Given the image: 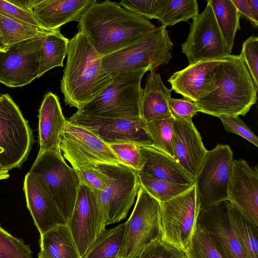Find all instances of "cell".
Here are the masks:
<instances>
[{
	"mask_svg": "<svg viewBox=\"0 0 258 258\" xmlns=\"http://www.w3.org/2000/svg\"><path fill=\"white\" fill-rule=\"evenodd\" d=\"M40 182L67 223L73 213L80 184L77 173L61 152L39 151L28 172Z\"/></svg>",
	"mask_w": 258,
	"mask_h": 258,
	"instance_id": "cell-6",
	"label": "cell"
},
{
	"mask_svg": "<svg viewBox=\"0 0 258 258\" xmlns=\"http://www.w3.org/2000/svg\"><path fill=\"white\" fill-rule=\"evenodd\" d=\"M137 258H187L184 249L157 238L151 241Z\"/></svg>",
	"mask_w": 258,
	"mask_h": 258,
	"instance_id": "cell-38",
	"label": "cell"
},
{
	"mask_svg": "<svg viewBox=\"0 0 258 258\" xmlns=\"http://www.w3.org/2000/svg\"><path fill=\"white\" fill-rule=\"evenodd\" d=\"M95 0H30L27 7L42 26L56 30L66 23L79 22Z\"/></svg>",
	"mask_w": 258,
	"mask_h": 258,
	"instance_id": "cell-22",
	"label": "cell"
},
{
	"mask_svg": "<svg viewBox=\"0 0 258 258\" xmlns=\"http://www.w3.org/2000/svg\"><path fill=\"white\" fill-rule=\"evenodd\" d=\"M225 46L231 54L236 33L240 29V16L232 0H209Z\"/></svg>",
	"mask_w": 258,
	"mask_h": 258,
	"instance_id": "cell-28",
	"label": "cell"
},
{
	"mask_svg": "<svg viewBox=\"0 0 258 258\" xmlns=\"http://www.w3.org/2000/svg\"><path fill=\"white\" fill-rule=\"evenodd\" d=\"M223 58L199 61L173 73L167 80L171 90L194 102L208 96L217 88L213 70Z\"/></svg>",
	"mask_w": 258,
	"mask_h": 258,
	"instance_id": "cell-17",
	"label": "cell"
},
{
	"mask_svg": "<svg viewBox=\"0 0 258 258\" xmlns=\"http://www.w3.org/2000/svg\"><path fill=\"white\" fill-rule=\"evenodd\" d=\"M69 42V39L60 33V29L43 38L40 50L38 78L54 68L63 66Z\"/></svg>",
	"mask_w": 258,
	"mask_h": 258,
	"instance_id": "cell-29",
	"label": "cell"
},
{
	"mask_svg": "<svg viewBox=\"0 0 258 258\" xmlns=\"http://www.w3.org/2000/svg\"><path fill=\"white\" fill-rule=\"evenodd\" d=\"M44 36L14 44L0 51V82L9 87H22L38 77Z\"/></svg>",
	"mask_w": 258,
	"mask_h": 258,
	"instance_id": "cell-13",
	"label": "cell"
},
{
	"mask_svg": "<svg viewBox=\"0 0 258 258\" xmlns=\"http://www.w3.org/2000/svg\"><path fill=\"white\" fill-rule=\"evenodd\" d=\"M228 145L218 144L208 151L194 178L199 210L228 200V187L233 163Z\"/></svg>",
	"mask_w": 258,
	"mask_h": 258,
	"instance_id": "cell-9",
	"label": "cell"
},
{
	"mask_svg": "<svg viewBox=\"0 0 258 258\" xmlns=\"http://www.w3.org/2000/svg\"><path fill=\"white\" fill-rule=\"evenodd\" d=\"M228 200L258 225V169L242 159L234 160L228 187Z\"/></svg>",
	"mask_w": 258,
	"mask_h": 258,
	"instance_id": "cell-18",
	"label": "cell"
},
{
	"mask_svg": "<svg viewBox=\"0 0 258 258\" xmlns=\"http://www.w3.org/2000/svg\"><path fill=\"white\" fill-rule=\"evenodd\" d=\"M39 151L61 152L60 136L67 120L62 111L58 97L51 92L45 94L39 111Z\"/></svg>",
	"mask_w": 258,
	"mask_h": 258,
	"instance_id": "cell-23",
	"label": "cell"
},
{
	"mask_svg": "<svg viewBox=\"0 0 258 258\" xmlns=\"http://www.w3.org/2000/svg\"><path fill=\"white\" fill-rule=\"evenodd\" d=\"M34 143L28 122L11 96L0 95V162L10 170L26 160Z\"/></svg>",
	"mask_w": 258,
	"mask_h": 258,
	"instance_id": "cell-8",
	"label": "cell"
},
{
	"mask_svg": "<svg viewBox=\"0 0 258 258\" xmlns=\"http://www.w3.org/2000/svg\"><path fill=\"white\" fill-rule=\"evenodd\" d=\"M147 72L146 70H139L115 75L98 95L76 113L113 118H141L140 108L143 89L141 82Z\"/></svg>",
	"mask_w": 258,
	"mask_h": 258,
	"instance_id": "cell-5",
	"label": "cell"
},
{
	"mask_svg": "<svg viewBox=\"0 0 258 258\" xmlns=\"http://www.w3.org/2000/svg\"><path fill=\"white\" fill-rule=\"evenodd\" d=\"M139 184L159 203L167 201L187 190L192 185L173 183L157 179L143 172H137Z\"/></svg>",
	"mask_w": 258,
	"mask_h": 258,
	"instance_id": "cell-33",
	"label": "cell"
},
{
	"mask_svg": "<svg viewBox=\"0 0 258 258\" xmlns=\"http://www.w3.org/2000/svg\"><path fill=\"white\" fill-rule=\"evenodd\" d=\"M184 250L187 258H223L209 236L197 224L191 240Z\"/></svg>",
	"mask_w": 258,
	"mask_h": 258,
	"instance_id": "cell-35",
	"label": "cell"
},
{
	"mask_svg": "<svg viewBox=\"0 0 258 258\" xmlns=\"http://www.w3.org/2000/svg\"><path fill=\"white\" fill-rule=\"evenodd\" d=\"M163 0H122L118 4L126 10L149 20L157 19Z\"/></svg>",
	"mask_w": 258,
	"mask_h": 258,
	"instance_id": "cell-40",
	"label": "cell"
},
{
	"mask_svg": "<svg viewBox=\"0 0 258 258\" xmlns=\"http://www.w3.org/2000/svg\"><path fill=\"white\" fill-rule=\"evenodd\" d=\"M173 127V158L194 180L208 150L192 119L174 118Z\"/></svg>",
	"mask_w": 258,
	"mask_h": 258,
	"instance_id": "cell-20",
	"label": "cell"
},
{
	"mask_svg": "<svg viewBox=\"0 0 258 258\" xmlns=\"http://www.w3.org/2000/svg\"><path fill=\"white\" fill-rule=\"evenodd\" d=\"M78 28L103 56L138 40L156 27L118 3L107 0L95 1L82 15Z\"/></svg>",
	"mask_w": 258,
	"mask_h": 258,
	"instance_id": "cell-1",
	"label": "cell"
},
{
	"mask_svg": "<svg viewBox=\"0 0 258 258\" xmlns=\"http://www.w3.org/2000/svg\"><path fill=\"white\" fill-rule=\"evenodd\" d=\"M70 122L82 126L97 136L107 145L135 144L152 146L146 122L141 118H107L74 113Z\"/></svg>",
	"mask_w": 258,
	"mask_h": 258,
	"instance_id": "cell-15",
	"label": "cell"
},
{
	"mask_svg": "<svg viewBox=\"0 0 258 258\" xmlns=\"http://www.w3.org/2000/svg\"><path fill=\"white\" fill-rule=\"evenodd\" d=\"M133 211L125 222L121 258H137L151 241L162 238L160 203L140 185Z\"/></svg>",
	"mask_w": 258,
	"mask_h": 258,
	"instance_id": "cell-10",
	"label": "cell"
},
{
	"mask_svg": "<svg viewBox=\"0 0 258 258\" xmlns=\"http://www.w3.org/2000/svg\"><path fill=\"white\" fill-rule=\"evenodd\" d=\"M181 50L188 59V64L223 58L231 54L225 46L208 2L202 13L192 19L186 40L181 44Z\"/></svg>",
	"mask_w": 258,
	"mask_h": 258,
	"instance_id": "cell-14",
	"label": "cell"
},
{
	"mask_svg": "<svg viewBox=\"0 0 258 258\" xmlns=\"http://www.w3.org/2000/svg\"><path fill=\"white\" fill-rule=\"evenodd\" d=\"M160 204L162 239L185 249L196 229L199 211L195 184L183 193Z\"/></svg>",
	"mask_w": 258,
	"mask_h": 258,
	"instance_id": "cell-12",
	"label": "cell"
},
{
	"mask_svg": "<svg viewBox=\"0 0 258 258\" xmlns=\"http://www.w3.org/2000/svg\"><path fill=\"white\" fill-rule=\"evenodd\" d=\"M97 224V207L92 190L80 183L68 225L81 258L96 239Z\"/></svg>",
	"mask_w": 258,
	"mask_h": 258,
	"instance_id": "cell-19",
	"label": "cell"
},
{
	"mask_svg": "<svg viewBox=\"0 0 258 258\" xmlns=\"http://www.w3.org/2000/svg\"><path fill=\"white\" fill-rule=\"evenodd\" d=\"M0 14L21 23L44 28L31 12L9 1L0 0Z\"/></svg>",
	"mask_w": 258,
	"mask_h": 258,
	"instance_id": "cell-42",
	"label": "cell"
},
{
	"mask_svg": "<svg viewBox=\"0 0 258 258\" xmlns=\"http://www.w3.org/2000/svg\"><path fill=\"white\" fill-rule=\"evenodd\" d=\"M59 149L75 169L86 165L122 164L108 145L91 132L68 120L60 136Z\"/></svg>",
	"mask_w": 258,
	"mask_h": 258,
	"instance_id": "cell-11",
	"label": "cell"
},
{
	"mask_svg": "<svg viewBox=\"0 0 258 258\" xmlns=\"http://www.w3.org/2000/svg\"><path fill=\"white\" fill-rule=\"evenodd\" d=\"M0 258H33L29 245L0 225Z\"/></svg>",
	"mask_w": 258,
	"mask_h": 258,
	"instance_id": "cell-37",
	"label": "cell"
},
{
	"mask_svg": "<svg viewBox=\"0 0 258 258\" xmlns=\"http://www.w3.org/2000/svg\"><path fill=\"white\" fill-rule=\"evenodd\" d=\"M240 55L242 58L258 88V37L251 36L242 44Z\"/></svg>",
	"mask_w": 258,
	"mask_h": 258,
	"instance_id": "cell-41",
	"label": "cell"
},
{
	"mask_svg": "<svg viewBox=\"0 0 258 258\" xmlns=\"http://www.w3.org/2000/svg\"><path fill=\"white\" fill-rule=\"evenodd\" d=\"M140 151L144 162L141 172L173 183L194 184V179L173 157L153 146H140Z\"/></svg>",
	"mask_w": 258,
	"mask_h": 258,
	"instance_id": "cell-24",
	"label": "cell"
},
{
	"mask_svg": "<svg viewBox=\"0 0 258 258\" xmlns=\"http://www.w3.org/2000/svg\"><path fill=\"white\" fill-rule=\"evenodd\" d=\"M23 190L27 207L42 235L59 225H68L58 208L37 179L28 172Z\"/></svg>",
	"mask_w": 258,
	"mask_h": 258,
	"instance_id": "cell-21",
	"label": "cell"
},
{
	"mask_svg": "<svg viewBox=\"0 0 258 258\" xmlns=\"http://www.w3.org/2000/svg\"><path fill=\"white\" fill-rule=\"evenodd\" d=\"M173 117L146 122L153 146L173 158Z\"/></svg>",
	"mask_w": 258,
	"mask_h": 258,
	"instance_id": "cell-34",
	"label": "cell"
},
{
	"mask_svg": "<svg viewBox=\"0 0 258 258\" xmlns=\"http://www.w3.org/2000/svg\"><path fill=\"white\" fill-rule=\"evenodd\" d=\"M75 170L80 183L93 190H104L111 179L105 165H86Z\"/></svg>",
	"mask_w": 258,
	"mask_h": 258,
	"instance_id": "cell-36",
	"label": "cell"
},
{
	"mask_svg": "<svg viewBox=\"0 0 258 258\" xmlns=\"http://www.w3.org/2000/svg\"><path fill=\"white\" fill-rule=\"evenodd\" d=\"M40 251L50 258H81L68 225H59L40 235Z\"/></svg>",
	"mask_w": 258,
	"mask_h": 258,
	"instance_id": "cell-27",
	"label": "cell"
},
{
	"mask_svg": "<svg viewBox=\"0 0 258 258\" xmlns=\"http://www.w3.org/2000/svg\"><path fill=\"white\" fill-rule=\"evenodd\" d=\"M197 224L206 232L223 258H246L229 220L227 200L200 210Z\"/></svg>",
	"mask_w": 258,
	"mask_h": 258,
	"instance_id": "cell-16",
	"label": "cell"
},
{
	"mask_svg": "<svg viewBox=\"0 0 258 258\" xmlns=\"http://www.w3.org/2000/svg\"><path fill=\"white\" fill-rule=\"evenodd\" d=\"M111 179L103 190H92L97 211L96 238L106 225L124 219L140 186L137 172L123 165H105Z\"/></svg>",
	"mask_w": 258,
	"mask_h": 258,
	"instance_id": "cell-7",
	"label": "cell"
},
{
	"mask_svg": "<svg viewBox=\"0 0 258 258\" xmlns=\"http://www.w3.org/2000/svg\"><path fill=\"white\" fill-rule=\"evenodd\" d=\"M219 118L227 132L239 135L258 147L257 136L239 116H220Z\"/></svg>",
	"mask_w": 258,
	"mask_h": 258,
	"instance_id": "cell-43",
	"label": "cell"
},
{
	"mask_svg": "<svg viewBox=\"0 0 258 258\" xmlns=\"http://www.w3.org/2000/svg\"><path fill=\"white\" fill-rule=\"evenodd\" d=\"M252 20V26L255 28L258 26V0H247Z\"/></svg>",
	"mask_w": 258,
	"mask_h": 258,
	"instance_id": "cell-46",
	"label": "cell"
},
{
	"mask_svg": "<svg viewBox=\"0 0 258 258\" xmlns=\"http://www.w3.org/2000/svg\"><path fill=\"white\" fill-rule=\"evenodd\" d=\"M199 14L196 0H163L157 20L166 28L187 21Z\"/></svg>",
	"mask_w": 258,
	"mask_h": 258,
	"instance_id": "cell-31",
	"label": "cell"
},
{
	"mask_svg": "<svg viewBox=\"0 0 258 258\" xmlns=\"http://www.w3.org/2000/svg\"><path fill=\"white\" fill-rule=\"evenodd\" d=\"M67 56L60 90L66 104L78 109L98 95L113 77L103 70L101 56L81 32L69 40Z\"/></svg>",
	"mask_w": 258,
	"mask_h": 258,
	"instance_id": "cell-3",
	"label": "cell"
},
{
	"mask_svg": "<svg viewBox=\"0 0 258 258\" xmlns=\"http://www.w3.org/2000/svg\"><path fill=\"white\" fill-rule=\"evenodd\" d=\"M106 258H120V257L119 256H113V257H106Z\"/></svg>",
	"mask_w": 258,
	"mask_h": 258,
	"instance_id": "cell-50",
	"label": "cell"
},
{
	"mask_svg": "<svg viewBox=\"0 0 258 258\" xmlns=\"http://www.w3.org/2000/svg\"><path fill=\"white\" fill-rule=\"evenodd\" d=\"M173 46L168 31L161 26L138 40L101 56L102 66L112 77L126 72L155 71L169 62Z\"/></svg>",
	"mask_w": 258,
	"mask_h": 258,
	"instance_id": "cell-4",
	"label": "cell"
},
{
	"mask_svg": "<svg viewBox=\"0 0 258 258\" xmlns=\"http://www.w3.org/2000/svg\"><path fill=\"white\" fill-rule=\"evenodd\" d=\"M125 225L105 230L82 258H106L119 256L121 258L123 248Z\"/></svg>",
	"mask_w": 258,
	"mask_h": 258,
	"instance_id": "cell-30",
	"label": "cell"
},
{
	"mask_svg": "<svg viewBox=\"0 0 258 258\" xmlns=\"http://www.w3.org/2000/svg\"><path fill=\"white\" fill-rule=\"evenodd\" d=\"M217 88L196 102L214 116H244L257 101L258 88L241 56L231 54L213 70Z\"/></svg>",
	"mask_w": 258,
	"mask_h": 258,
	"instance_id": "cell-2",
	"label": "cell"
},
{
	"mask_svg": "<svg viewBox=\"0 0 258 258\" xmlns=\"http://www.w3.org/2000/svg\"><path fill=\"white\" fill-rule=\"evenodd\" d=\"M108 146L122 164L137 172L142 171L144 162L140 151V146L131 143L114 144Z\"/></svg>",
	"mask_w": 258,
	"mask_h": 258,
	"instance_id": "cell-39",
	"label": "cell"
},
{
	"mask_svg": "<svg viewBox=\"0 0 258 258\" xmlns=\"http://www.w3.org/2000/svg\"><path fill=\"white\" fill-rule=\"evenodd\" d=\"M240 17L253 24V20L247 0H232Z\"/></svg>",
	"mask_w": 258,
	"mask_h": 258,
	"instance_id": "cell-45",
	"label": "cell"
},
{
	"mask_svg": "<svg viewBox=\"0 0 258 258\" xmlns=\"http://www.w3.org/2000/svg\"><path fill=\"white\" fill-rule=\"evenodd\" d=\"M172 91L165 86L158 73L155 71L150 72L141 102V116L144 121L172 116L168 105Z\"/></svg>",
	"mask_w": 258,
	"mask_h": 258,
	"instance_id": "cell-25",
	"label": "cell"
},
{
	"mask_svg": "<svg viewBox=\"0 0 258 258\" xmlns=\"http://www.w3.org/2000/svg\"><path fill=\"white\" fill-rule=\"evenodd\" d=\"M168 105L171 115L174 118L184 120L191 119L201 109L194 102L185 98L174 99L170 98Z\"/></svg>",
	"mask_w": 258,
	"mask_h": 258,
	"instance_id": "cell-44",
	"label": "cell"
},
{
	"mask_svg": "<svg viewBox=\"0 0 258 258\" xmlns=\"http://www.w3.org/2000/svg\"><path fill=\"white\" fill-rule=\"evenodd\" d=\"M9 170L4 167L0 162V180L6 179L10 176Z\"/></svg>",
	"mask_w": 258,
	"mask_h": 258,
	"instance_id": "cell-47",
	"label": "cell"
},
{
	"mask_svg": "<svg viewBox=\"0 0 258 258\" xmlns=\"http://www.w3.org/2000/svg\"><path fill=\"white\" fill-rule=\"evenodd\" d=\"M7 49V47L5 45L3 40L0 35V51H4Z\"/></svg>",
	"mask_w": 258,
	"mask_h": 258,
	"instance_id": "cell-48",
	"label": "cell"
},
{
	"mask_svg": "<svg viewBox=\"0 0 258 258\" xmlns=\"http://www.w3.org/2000/svg\"><path fill=\"white\" fill-rule=\"evenodd\" d=\"M38 258H50L49 257L46 255L45 254H44L41 251H40L38 254Z\"/></svg>",
	"mask_w": 258,
	"mask_h": 258,
	"instance_id": "cell-49",
	"label": "cell"
},
{
	"mask_svg": "<svg viewBox=\"0 0 258 258\" xmlns=\"http://www.w3.org/2000/svg\"><path fill=\"white\" fill-rule=\"evenodd\" d=\"M229 220L246 258H258V225L227 200Z\"/></svg>",
	"mask_w": 258,
	"mask_h": 258,
	"instance_id": "cell-26",
	"label": "cell"
},
{
	"mask_svg": "<svg viewBox=\"0 0 258 258\" xmlns=\"http://www.w3.org/2000/svg\"><path fill=\"white\" fill-rule=\"evenodd\" d=\"M56 30L21 23L0 14V35L7 48L23 40L46 36Z\"/></svg>",
	"mask_w": 258,
	"mask_h": 258,
	"instance_id": "cell-32",
	"label": "cell"
}]
</instances>
